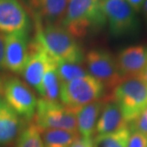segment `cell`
<instances>
[{"label":"cell","instance_id":"6da1fadb","mask_svg":"<svg viewBox=\"0 0 147 147\" xmlns=\"http://www.w3.org/2000/svg\"><path fill=\"white\" fill-rule=\"evenodd\" d=\"M106 23L101 0H69L61 26L75 38H81L100 31Z\"/></svg>","mask_w":147,"mask_h":147},{"label":"cell","instance_id":"7a4b0ae2","mask_svg":"<svg viewBox=\"0 0 147 147\" xmlns=\"http://www.w3.org/2000/svg\"><path fill=\"white\" fill-rule=\"evenodd\" d=\"M34 39L45 48L55 61L82 64L84 55L77 39L61 25L42 26L35 22Z\"/></svg>","mask_w":147,"mask_h":147},{"label":"cell","instance_id":"3957f363","mask_svg":"<svg viewBox=\"0 0 147 147\" xmlns=\"http://www.w3.org/2000/svg\"><path fill=\"white\" fill-rule=\"evenodd\" d=\"M109 99L120 108L128 125L147 108V84L139 77L123 79Z\"/></svg>","mask_w":147,"mask_h":147},{"label":"cell","instance_id":"277c9868","mask_svg":"<svg viewBox=\"0 0 147 147\" xmlns=\"http://www.w3.org/2000/svg\"><path fill=\"white\" fill-rule=\"evenodd\" d=\"M105 90L103 84L88 74L84 77L61 84L60 99L62 104L75 110L99 100Z\"/></svg>","mask_w":147,"mask_h":147},{"label":"cell","instance_id":"5b68a950","mask_svg":"<svg viewBox=\"0 0 147 147\" xmlns=\"http://www.w3.org/2000/svg\"><path fill=\"white\" fill-rule=\"evenodd\" d=\"M101 7L114 37L133 36L139 32L137 12L126 0H101Z\"/></svg>","mask_w":147,"mask_h":147},{"label":"cell","instance_id":"8992f818","mask_svg":"<svg viewBox=\"0 0 147 147\" xmlns=\"http://www.w3.org/2000/svg\"><path fill=\"white\" fill-rule=\"evenodd\" d=\"M34 122L39 129H62L78 131L75 111L59 101L39 99Z\"/></svg>","mask_w":147,"mask_h":147},{"label":"cell","instance_id":"52a82bcc","mask_svg":"<svg viewBox=\"0 0 147 147\" xmlns=\"http://www.w3.org/2000/svg\"><path fill=\"white\" fill-rule=\"evenodd\" d=\"M3 97L21 119L30 122L36 112L38 100L29 85L15 76H7Z\"/></svg>","mask_w":147,"mask_h":147},{"label":"cell","instance_id":"ba28073f","mask_svg":"<svg viewBox=\"0 0 147 147\" xmlns=\"http://www.w3.org/2000/svg\"><path fill=\"white\" fill-rule=\"evenodd\" d=\"M88 74L103 84L105 88L113 90L121 83V76L116 58L108 51L93 49L87 53L85 59Z\"/></svg>","mask_w":147,"mask_h":147},{"label":"cell","instance_id":"9c48e42d","mask_svg":"<svg viewBox=\"0 0 147 147\" xmlns=\"http://www.w3.org/2000/svg\"><path fill=\"white\" fill-rule=\"evenodd\" d=\"M55 65V60L39 42L33 38L30 42L28 56L21 76L28 85L38 92L46 71Z\"/></svg>","mask_w":147,"mask_h":147},{"label":"cell","instance_id":"30bf717a","mask_svg":"<svg viewBox=\"0 0 147 147\" xmlns=\"http://www.w3.org/2000/svg\"><path fill=\"white\" fill-rule=\"evenodd\" d=\"M30 42V31L5 34V69L16 74H21L26 61Z\"/></svg>","mask_w":147,"mask_h":147},{"label":"cell","instance_id":"8fae6325","mask_svg":"<svg viewBox=\"0 0 147 147\" xmlns=\"http://www.w3.org/2000/svg\"><path fill=\"white\" fill-rule=\"evenodd\" d=\"M30 19L20 0H0V33L30 31Z\"/></svg>","mask_w":147,"mask_h":147},{"label":"cell","instance_id":"7c38bea8","mask_svg":"<svg viewBox=\"0 0 147 147\" xmlns=\"http://www.w3.org/2000/svg\"><path fill=\"white\" fill-rule=\"evenodd\" d=\"M116 61L123 79L138 77L147 66V46L126 47L119 52Z\"/></svg>","mask_w":147,"mask_h":147},{"label":"cell","instance_id":"4fadbf2b","mask_svg":"<svg viewBox=\"0 0 147 147\" xmlns=\"http://www.w3.org/2000/svg\"><path fill=\"white\" fill-rule=\"evenodd\" d=\"M69 0H28L35 22L42 26L61 25Z\"/></svg>","mask_w":147,"mask_h":147},{"label":"cell","instance_id":"5bb4252c","mask_svg":"<svg viewBox=\"0 0 147 147\" xmlns=\"http://www.w3.org/2000/svg\"><path fill=\"white\" fill-rule=\"evenodd\" d=\"M119 105L110 99L104 100L100 116L96 126V132L98 135L113 133L128 127Z\"/></svg>","mask_w":147,"mask_h":147},{"label":"cell","instance_id":"9a60e30c","mask_svg":"<svg viewBox=\"0 0 147 147\" xmlns=\"http://www.w3.org/2000/svg\"><path fill=\"white\" fill-rule=\"evenodd\" d=\"M21 119L0 96V146H8L15 142L23 128Z\"/></svg>","mask_w":147,"mask_h":147},{"label":"cell","instance_id":"2e32d148","mask_svg":"<svg viewBox=\"0 0 147 147\" xmlns=\"http://www.w3.org/2000/svg\"><path fill=\"white\" fill-rule=\"evenodd\" d=\"M104 104L103 100H96L75 110L78 132L82 137L92 138L96 126Z\"/></svg>","mask_w":147,"mask_h":147},{"label":"cell","instance_id":"e0dca14e","mask_svg":"<svg viewBox=\"0 0 147 147\" xmlns=\"http://www.w3.org/2000/svg\"><path fill=\"white\" fill-rule=\"evenodd\" d=\"M41 133L44 147H69L80 137L78 131L62 129H46Z\"/></svg>","mask_w":147,"mask_h":147},{"label":"cell","instance_id":"ac0fdd59","mask_svg":"<svg viewBox=\"0 0 147 147\" xmlns=\"http://www.w3.org/2000/svg\"><path fill=\"white\" fill-rule=\"evenodd\" d=\"M61 81L58 77L56 65L49 68L43 76L38 94L42 99L52 101H57L60 99Z\"/></svg>","mask_w":147,"mask_h":147},{"label":"cell","instance_id":"d6986e66","mask_svg":"<svg viewBox=\"0 0 147 147\" xmlns=\"http://www.w3.org/2000/svg\"><path fill=\"white\" fill-rule=\"evenodd\" d=\"M16 147H44L41 130L34 120L28 122L21 129L16 138Z\"/></svg>","mask_w":147,"mask_h":147},{"label":"cell","instance_id":"ffe728a7","mask_svg":"<svg viewBox=\"0 0 147 147\" xmlns=\"http://www.w3.org/2000/svg\"><path fill=\"white\" fill-rule=\"evenodd\" d=\"M130 135L129 127L113 133L97 135L92 147H127Z\"/></svg>","mask_w":147,"mask_h":147},{"label":"cell","instance_id":"44dd1931","mask_svg":"<svg viewBox=\"0 0 147 147\" xmlns=\"http://www.w3.org/2000/svg\"><path fill=\"white\" fill-rule=\"evenodd\" d=\"M56 69L61 84L68 83L88 74L81 64L57 61H56Z\"/></svg>","mask_w":147,"mask_h":147},{"label":"cell","instance_id":"7402d4cb","mask_svg":"<svg viewBox=\"0 0 147 147\" xmlns=\"http://www.w3.org/2000/svg\"><path fill=\"white\" fill-rule=\"evenodd\" d=\"M131 131H138L147 138V108L129 124Z\"/></svg>","mask_w":147,"mask_h":147},{"label":"cell","instance_id":"603a6c76","mask_svg":"<svg viewBox=\"0 0 147 147\" xmlns=\"http://www.w3.org/2000/svg\"><path fill=\"white\" fill-rule=\"evenodd\" d=\"M127 147H147V138L138 131H131Z\"/></svg>","mask_w":147,"mask_h":147},{"label":"cell","instance_id":"cb8c5ba5","mask_svg":"<svg viewBox=\"0 0 147 147\" xmlns=\"http://www.w3.org/2000/svg\"><path fill=\"white\" fill-rule=\"evenodd\" d=\"M93 140L92 138H84L79 137L69 147H92Z\"/></svg>","mask_w":147,"mask_h":147},{"label":"cell","instance_id":"d4e9b609","mask_svg":"<svg viewBox=\"0 0 147 147\" xmlns=\"http://www.w3.org/2000/svg\"><path fill=\"white\" fill-rule=\"evenodd\" d=\"M4 57H5V35L0 33V71L5 69Z\"/></svg>","mask_w":147,"mask_h":147},{"label":"cell","instance_id":"484cf974","mask_svg":"<svg viewBox=\"0 0 147 147\" xmlns=\"http://www.w3.org/2000/svg\"><path fill=\"white\" fill-rule=\"evenodd\" d=\"M126 1L136 12H138L142 10L143 4L145 3V0H126Z\"/></svg>","mask_w":147,"mask_h":147},{"label":"cell","instance_id":"4316f807","mask_svg":"<svg viewBox=\"0 0 147 147\" xmlns=\"http://www.w3.org/2000/svg\"><path fill=\"white\" fill-rule=\"evenodd\" d=\"M7 76L8 75H7L5 74H3L0 71V96H3L4 86H5V82Z\"/></svg>","mask_w":147,"mask_h":147},{"label":"cell","instance_id":"83f0119b","mask_svg":"<svg viewBox=\"0 0 147 147\" xmlns=\"http://www.w3.org/2000/svg\"><path fill=\"white\" fill-rule=\"evenodd\" d=\"M142 9V12H143V16H144V19H145V21H146L147 26V0H145V3L143 4Z\"/></svg>","mask_w":147,"mask_h":147},{"label":"cell","instance_id":"f1b7e54d","mask_svg":"<svg viewBox=\"0 0 147 147\" xmlns=\"http://www.w3.org/2000/svg\"><path fill=\"white\" fill-rule=\"evenodd\" d=\"M138 77H139V78H141L143 81H145V82L147 84V66H146V68L145 69L142 71V73L139 74V76H138Z\"/></svg>","mask_w":147,"mask_h":147}]
</instances>
